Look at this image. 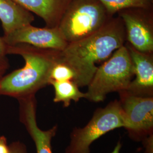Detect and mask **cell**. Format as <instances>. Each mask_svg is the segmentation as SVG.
<instances>
[{
  "label": "cell",
  "instance_id": "6da1fadb",
  "mask_svg": "<svg viewBox=\"0 0 153 153\" xmlns=\"http://www.w3.org/2000/svg\"><path fill=\"white\" fill-rule=\"evenodd\" d=\"M126 43L125 28L120 16H113L103 27L92 35L68 44L60 52V61L75 73L79 88L88 86L98 66Z\"/></svg>",
  "mask_w": 153,
  "mask_h": 153
},
{
  "label": "cell",
  "instance_id": "7a4b0ae2",
  "mask_svg": "<svg viewBox=\"0 0 153 153\" xmlns=\"http://www.w3.org/2000/svg\"><path fill=\"white\" fill-rule=\"evenodd\" d=\"M60 52L25 43L7 45V55L21 56L25 64L0 78V96L18 99L35 95L48 85L51 71L60 61Z\"/></svg>",
  "mask_w": 153,
  "mask_h": 153
},
{
  "label": "cell",
  "instance_id": "3957f363",
  "mask_svg": "<svg viewBox=\"0 0 153 153\" xmlns=\"http://www.w3.org/2000/svg\"><path fill=\"white\" fill-rule=\"evenodd\" d=\"M113 16L99 0H71L57 28L69 44L97 32Z\"/></svg>",
  "mask_w": 153,
  "mask_h": 153
},
{
  "label": "cell",
  "instance_id": "277c9868",
  "mask_svg": "<svg viewBox=\"0 0 153 153\" xmlns=\"http://www.w3.org/2000/svg\"><path fill=\"white\" fill-rule=\"evenodd\" d=\"M133 76L131 56L124 44L98 66L88 86L85 99L95 103L103 102L109 93L126 90Z\"/></svg>",
  "mask_w": 153,
  "mask_h": 153
},
{
  "label": "cell",
  "instance_id": "5b68a950",
  "mask_svg": "<svg viewBox=\"0 0 153 153\" xmlns=\"http://www.w3.org/2000/svg\"><path fill=\"white\" fill-rule=\"evenodd\" d=\"M124 124L120 101H112L104 108L96 109L84 127L73 129L65 153H90V148L93 142L109 131L124 128Z\"/></svg>",
  "mask_w": 153,
  "mask_h": 153
},
{
  "label": "cell",
  "instance_id": "8992f818",
  "mask_svg": "<svg viewBox=\"0 0 153 153\" xmlns=\"http://www.w3.org/2000/svg\"><path fill=\"white\" fill-rule=\"evenodd\" d=\"M124 128L131 139L142 141L153 135V97H140L119 92Z\"/></svg>",
  "mask_w": 153,
  "mask_h": 153
},
{
  "label": "cell",
  "instance_id": "52a82bcc",
  "mask_svg": "<svg viewBox=\"0 0 153 153\" xmlns=\"http://www.w3.org/2000/svg\"><path fill=\"white\" fill-rule=\"evenodd\" d=\"M117 14L123 22L127 43L141 52L153 53V10L131 8Z\"/></svg>",
  "mask_w": 153,
  "mask_h": 153
},
{
  "label": "cell",
  "instance_id": "ba28073f",
  "mask_svg": "<svg viewBox=\"0 0 153 153\" xmlns=\"http://www.w3.org/2000/svg\"><path fill=\"white\" fill-rule=\"evenodd\" d=\"M7 45L25 43L44 49L62 51L68 43L57 27H36L31 25L20 28L2 36Z\"/></svg>",
  "mask_w": 153,
  "mask_h": 153
},
{
  "label": "cell",
  "instance_id": "9c48e42d",
  "mask_svg": "<svg viewBox=\"0 0 153 153\" xmlns=\"http://www.w3.org/2000/svg\"><path fill=\"white\" fill-rule=\"evenodd\" d=\"M19 103V120L35 143L36 153H53L52 140L57 131V126L48 130L41 129L36 121L37 101L35 95L17 99Z\"/></svg>",
  "mask_w": 153,
  "mask_h": 153
},
{
  "label": "cell",
  "instance_id": "30bf717a",
  "mask_svg": "<svg viewBox=\"0 0 153 153\" xmlns=\"http://www.w3.org/2000/svg\"><path fill=\"white\" fill-rule=\"evenodd\" d=\"M125 45L129 52L134 78L126 90L140 97H153V53L141 52L130 44Z\"/></svg>",
  "mask_w": 153,
  "mask_h": 153
},
{
  "label": "cell",
  "instance_id": "8fae6325",
  "mask_svg": "<svg viewBox=\"0 0 153 153\" xmlns=\"http://www.w3.org/2000/svg\"><path fill=\"white\" fill-rule=\"evenodd\" d=\"M43 19L47 27H57L71 0H14Z\"/></svg>",
  "mask_w": 153,
  "mask_h": 153
},
{
  "label": "cell",
  "instance_id": "7c38bea8",
  "mask_svg": "<svg viewBox=\"0 0 153 153\" xmlns=\"http://www.w3.org/2000/svg\"><path fill=\"white\" fill-rule=\"evenodd\" d=\"M34 19L32 13L14 0H0V21L4 30V36L31 25Z\"/></svg>",
  "mask_w": 153,
  "mask_h": 153
},
{
  "label": "cell",
  "instance_id": "4fadbf2b",
  "mask_svg": "<svg viewBox=\"0 0 153 153\" xmlns=\"http://www.w3.org/2000/svg\"><path fill=\"white\" fill-rule=\"evenodd\" d=\"M49 85L53 86L55 91L53 102L63 103L64 107H68L71 101L78 102L82 98H85V93L80 91L78 86L73 81L62 82L51 81Z\"/></svg>",
  "mask_w": 153,
  "mask_h": 153
},
{
  "label": "cell",
  "instance_id": "5bb4252c",
  "mask_svg": "<svg viewBox=\"0 0 153 153\" xmlns=\"http://www.w3.org/2000/svg\"><path fill=\"white\" fill-rule=\"evenodd\" d=\"M112 16L118 12L131 8L153 9V0H99Z\"/></svg>",
  "mask_w": 153,
  "mask_h": 153
},
{
  "label": "cell",
  "instance_id": "9a60e30c",
  "mask_svg": "<svg viewBox=\"0 0 153 153\" xmlns=\"http://www.w3.org/2000/svg\"><path fill=\"white\" fill-rule=\"evenodd\" d=\"M74 78L75 73L71 68L65 63L59 61L53 66L51 70L49 83L51 81H73Z\"/></svg>",
  "mask_w": 153,
  "mask_h": 153
},
{
  "label": "cell",
  "instance_id": "2e32d148",
  "mask_svg": "<svg viewBox=\"0 0 153 153\" xmlns=\"http://www.w3.org/2000/svg\"><path fill=\"white\" fill-rule=\"evenodd\" d=\"M9 149L10 153H27L25 145L20 141L12 142L9 145Z\"/></svg>",
  "mask_w": 153,
  "mask_h": 153
},
{
  "label": "cell",
  "instance_id": "e0dca14e",
  "mask_svg": "<svg viewBox=\"0 0 153 153\" xmlns=\"http://www.w3.org/2000/svg\"><path fill=\"white\" fill-rule=\"evenodd\" d=\"M7 44L4 42L2 37L0 36V62L8 60L6 58Z\"/></svg>",
  "mask_w": 153,
  "mask_h": 153
},
{
  "label": "cell",
  "instance_id": "ac0fdd59",
  "mask_svg": "<svg viewBox=\"0 0 153 153\" xmlns=\"http://www.w3.org/2000/svg\"><path fill=\"white\" fill-rule=\"evenodd\" d=\"M0 153H10L9 145H7L6 138L4 136L0 137Z\"/></svg>",
  "mask_w": 153,
  "mask_h": 153
},
{
  "label": "cell",
  "instance_id": "d6986e66",
  "mask_svg": "<svg viewBox=\"0 0 153 153\" xmlns=\"http://www.w3.org/2000/svg\"><path fill=\"white\" fill-rule=\"evenodd\" d=\"M9 68V63L8 60L0 62V78L4 76L6 71Z\"/></svg>",
  "mask_w": 153,
  "mask_h": 153
},
{
  "label": "cell",
  "instance_id": "ffe728a7",
  "mask_svg": "<svg viewBox=\"0 0 153 153\" xmlns=\"http://www.w3.org/2000/svg\"><path fill=\"white\" fill-rule=\"evenodd\" d=\"M121 147H122V144L121 143L120 140H119L116 145L114 150L111 153H120Z\"/></svg>",
  "mask_w": 153,
  "mask_h": 153
}]
</instances>
